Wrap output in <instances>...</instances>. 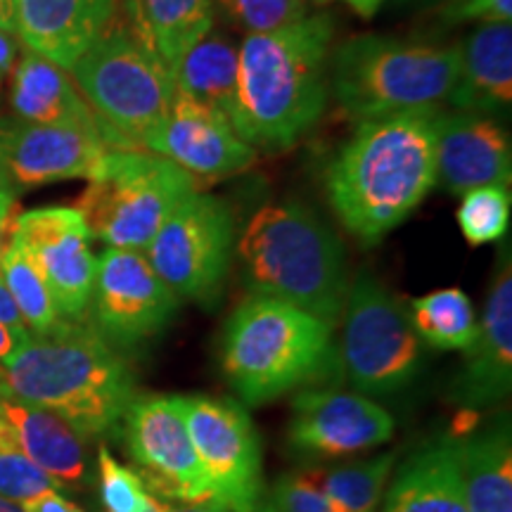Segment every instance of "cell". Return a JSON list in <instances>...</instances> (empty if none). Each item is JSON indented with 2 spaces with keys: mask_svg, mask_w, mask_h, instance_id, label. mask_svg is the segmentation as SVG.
<instances>
[{
  "mask_svg": "<svg viewBox=\"0 0 512 512\" xmlns=\"http://www.w3.org/2000/svg\"><path fill=\"white\" fill-rule=\"evenodd\" d=\"M439 112L358 121L330 162V207L363 245H377L399 228L437 185Z\"/></svg>",
  "mask_w": 512,
  "mask_h": 512,
  "instance_id": "1",
  "label": "cell"
},
{
  "mask_svg": "<svg viewBox=\"0 0 512 512\" xmlns=\"http://www.w3.org/2000/svg\"><path fill=\"white\" fill-rule=\"evenodd\" d=\"M332 38L335 22L325 12L245 36L238 48L233 128L254 150H287L323 117L330 98Z\"/></svg>",
  "mask_w": 512,
  "mask_h": 512,
  "instance_id": "2",
  "label": "cell"
},
{
  "mask_svg": "<svg viewBox=\"0 0 512 512\" xmlns=\"http://www.w3.org/2000/svg\"><path fill=\"white\" fill-rule=\"evenodd\" d=\"M0 394L55 413L83 439L112 432L136 399L131 370L91 323L29 335L0 361Z\"/></svg>",
  "mask_w": 512,
  "mask_h": 512,
  "instance_id": "3",
  "label": "cell"
},
{
  "mask_svg": "<svg viewBox=\"0 0 512 512\" xmlns=\"http://www.w3.org/2000/svg\"><path fill=\"white\" fill-rule=\"evenodd\" d=\"M235 252L249 292L297 306L330 328L339 323L349 292L344 247L304 204L261 207L247 221Z\"/></svg>",
  "mask_w": 512,
  "mask_h": 512,
  "instance_id": "4",
  "label": "cell"
},
{
  "mask_svg": "<svg viewBox=\"0 0 512 512\" xmlns=\"http://www.w3.org/2000/svg\"><path fill=\"white\" fill-rule=\"evenodd\" d=\"M337 366L330 325L280 299L249 294L223 328V375L249 406L325 382Z\"/></svg>",
  "mask_w": 512,
  "mask_h": 512,
  "instance_id": "5",
  "label": "cell"
},
{
  "mask_svg": "<svg viewBox=\"0 0 512 512\" xmlns=\"http://www.w3.org/2000/svg\"><path fill=\"white\" fill-rule=\"evenodd\" d=\"M458 69L460 46L361 34L330 55V93L356 121L437 112Z\"/></svg>",
  "mask_w": 512,
  "mask_h": 512,
  "instance_id": "6",
  "label": "cell"
},
{
  "mask_svg": "<svg viewBox=\"0 0 512 512\" xmlns=\"http://www.w3.org/2000/svg\"><path fill=\"white\" fill-rule=\"evenodd\" d=\"M102 126L112 150H145L169 112L174 74L155 48L117 15L98 41L69 69Z\"/></svg>",
  "mask_w": 512,
  "mask_h": 512,
  "instance_id": "7",
  "label": "cell"
},
{
  "mask_svg": "<svg viewBox=\"0 0 512 512\" xmlns=\"http://www.w3.org/2000/svg\"><path fill=\"white\" fill-rule=\"evenodd\" d=\"M197 190V178L150 150H110L76 200L91 238L145 252L166 216Z\"/></svg>",
  "mask_w": 512,
  "mask_h": 512,
  "instance_id": "8",
  "label": "cell"
},
{
  "mask_svg": "<svg viewBox=\"0 0 512 512\" xmlns=\"http://www.w3.org/2000/svg\"><path fill=\"white\" fill-rule=\"evenodd\" d=\"M342 316L344 335L337 358L356 392L380 399L411 387L425 356L401 299L373 273L363 271L349 283Z\"/></svg>",
  "mask_w": 512,
  "mask_h": 512,
  "instance_id": "9",
  "label": "cell"
},
{
  "mask_svg": "<svg viewBox=\"0 0 512 512\" xmlns=\"http://www.w3.org/2000/svg\"><path fill=\"white\" fill-rule=\"evenodd\" d=\"M235 245L238 226L230 204L195 190L166 216L145 256L178 299L209 306L221 297Z\"/></svg>",
  "mask_w": 512,
  "mask_h": 512,
  "instance_id": "10",
  "label": "cell"
},
{
  "mask_svg": "<svg viewBox=\"0 0 512 512\" xmlns=\"http://www.w3.org/2000/svg\"><path fill=\"white\" fill-rule=\"evenodd\" d=\"M121 422L126 448L147 494L185 505H219L190 439L181 396H136Z\"/></svg>",
  "mask_w": 512,
  "mask_h": 512,
  "instance_id": "11",
  "label": "cell"
},
{
  "mask_svg": "<svg viewBox=\"0 0 512 512\" xmlns=\"http://www.w3.org/2000/svg\"><path fill=\"white\" fill-rule=\"evenodd\" d=\"M197 458L228 512H254L264 494V456L252 418L238 401L181 396Z\"/></svg>",
  "mask_w": 512,
  "mask_h": 512,
  "instance_id": "12",
  "label": "cell"
},
{
  "mask_svg": "<svg viewBox=\"0 0 512 512\" xmlns=\"http://www.w3.org/2000/svg\"><path fill=\"white\" fill-rule=\"evenodd\" d=\"M178 302L145 252L107 247L98 259L88 311L95 332L114 351L136 349L157 337L174 320Z\"/></svg>",
  "mask_w": 512,
  "mask_h": 512,
  "instance_id": "13",
  "label": "cell"
},
{
  "mask_svg": "<svg viewBox=\"0 0 512 512\" xmlns=\"http://www.w3.org/2000/svg\"><path fill=\"white\" fill-rule=\"evenodd\" d=\"M12 240L24 247L43 280L62 320H83L91 304L98 256L91 233L74 207H43L17 214Z\"/></svg>",
  "mask_w": 512,
  "mask_h": 512,
  "instance_id": "14",
  "label": "cell"
},
{
  "mask_svg": "<svg viewBox=\"0 0 512 512\" xmlns=\"http://www.w3.org/2000/svg\"><path fill=\"white\" fill-rule=\"evenodd\" d=\"M112 147L81 128L0 117V176L12 192L98 174Z\"/></svg>",
  "mask_w": 512,
  "mask_h": 512,
  "instance_id": "15",
  "label": "cell"
},
{
  "mask_svg": "<svg viewBox=\"0 0 512 512\" xmlns=\"http://www.w3.org/2000/svg\"><path fill=\"white\" fill-rule=\"evenodd\" d=\"M394 418L363 394L306 389L292 401L287 444L299 458H342L387 444Z\"/></svg>",
  "mask_w": 512,
  "mask_h": 512,
  "instance_id": "16",
  "label": "cell"
},
{
  "mask_svg": "<svg viewBox=\"0 0 512 512\" xmlns=\"http://www.w3.org/2000/svg\"><path fill=\"white\" fill-rule=\"evenodd\" d=\"M145 150L171 159L195 178L219 181L249 169L256 150L242 140L228 119L174 88L169 112L147 138Z\"/></svg>",
  "mask_w": 512,
  "mask_h": 512,
  "instance_id": "17",
  "label": "cell"
},
{
  "mask_svg": "<svg viewBox=\"0 0 512 512\" xmlns=\"http://www.w3.org/2000/svg\"><path fill=\"white\" fill-rule=\"evenodd\" d=\"M465 366L448 389V401L467 408H484L503 401L512 387V264L503 249L491 283L477 337L465 349Z\"/></svg>",
  "mask_w": 512,
  "mask_h": 512,
  "instance_id": "18",
  "label": "cell"
},
{
  "mask_svg": "<svg viewBox=\"0 0 512 512\" xmlns=\"http://www.w3.org/2000/svg\"><path fill=\"white\" fill-rule=\"evenodd\" d=\"M512 181L510 133L475 112L437 114V185L451 195Z\"/></svg>",
  "mask_w": 512,
  "mask_h": 512,
  "instance_id": "19",
  "label": "cell"
},
{
  "mask_svg": "<svg viewBox=\"0 0 512 512\" xmlns=\"http://www.w3.org/2000/svg\"><path fill=\"white\" fill-rule=\"evenodd\" d=\"M12 12L19 43L69 72L119 15V0H12Z\"/></svg>",
  "mask_w": 512,
  "mask_h": 512,
  "instance_id": "20",
  "label": "cell"
},
{
  "mask_svg": "<svg viewBox=\"0 0 512 512\" xmlns=\"http://www.w3.org/2000/svg\"><path fill=\"white\" fill-rule=\"evenodd\" d=\"M0 432L48 472L60 489H74L88 482L83 437L55 413L0 394Z\"/></svg>",
  "mask_w": 512,
  "mask_h": 512,
  "instance_id": "21",
  "label": "cell"
},
{
  "mask_svg": "<svg viewBox=\"0 0 512 512\" xmlns=\"http://www.w3.org/2000/svg\"><path fill=\"white\" fill-rule=\"evenodd\" d=\"M10 76L12 117L43 126L81 128L102 138L98 117L67 69L27 50Z\"/></svg>",
  "mask_w": 512,
  "mask_h": 512,
  "instance_id": "22",
  "label": "cell"
},
{
  "mask_svg": "<svg viewBox=\"0 0 512 512\" xmlns=\"http://www.w3.org/2000/svg\"><path fill=\"white\" fill-rule=\"evenodd\" d=\"M448 102L458 112H510L512 24H479L465 43H460L458 81Z\"/></svg>",
  "mask_w": 512,
  "mask_h": 512,
  "instance_id": "23",
  "label": "cell"
},
{
  "mask_svg": "<svg viewBox=\"0 0 512 512\" xmlns=\"http://www.w3.org/2000/svg\"><path fill=\"white\" fill-rule=\"evenodd\" d=\"M382 512H470L460 475L458 439L441 437L396 472Z\"/></svg>",
  "mask_w": 512,
  "mask_h": 512,
  "instance_id": "24",
  "label": "cell"
},
{
  "mask_svg": "<svg viewBox=\"0 0 512 512\" xmlns=\"http://www.w3.org/2000/svg\"><path fill=\"white\" fill-rule=\"evenodd\" d=\"M458 439L460 475L470 512H512L510 420L498 418L475 434Z\"/></svg>",
  "mask_w": 512,
  "mask_h": 512,
  "instance_id": "25",
  "label": "cell"
},
{
  "mask_svg": "<svg viewBox=\"0 0 512 512\" xmlns=\"http://www.w3.org/2000/svg\"><path fill=\"white\" fill-rule=\"evenodd\" d=\"M126 24L174 74L185 53L214 29L211 0H119Z\"/></svg>",
  "mask_w": 512,
  "mask_h": 512,
  "instance_id": "26",
  "label": "cell"
},
{
  "mask_svg": "<svg viewBox=\"0 0 512 512\" xmlns=\"http://www.w3.org/2000/svg\"><path fill=\"white\" fill-rule=\"evenodd\" d=\"M174 86L233 126L238 102V46L211 29L185 53L174 72Z\"/></svg>",
  "mask_w": 512,
  "mask_h": 512,
  "instance_id": "27",
  "label": "cell"
},
{
  "mask_svg": "<svg viewBox=\"0 0 512 512\" xmlns=\"http://www.w3.org/2000/svg\"><path fill=\"white\" fill-rule=\"evenodd\" d=\"M411 320L422 342L441 351H465L477 337L475 309L458 287L413 299Z\"/></svg>",
  "mask_w": 512,
  "mask_h": 512,
  "instance_id": "28",
  "label": "cell"
},
{
  "mask_svg": "<svg viewBox=\"0 0 512 512\" xmlns=\"http://www.w3.org/2000/svg\"><path fill=\"white\" fill-rule=\"evenodd\" d=\"M394 463L396 453H380L375 458L356 460L330 470H311L306 475L328 498L332 512H375Z\"/></svg>",
  "mask_w": 512,
  "mask_h": 512,
  "instance_id": "29",
  "label": "cell"
},
{
  "mask_svg": "<svg viewBox=\"0 0 512 512\" xmlns=\"http://www.w3.org/2000/svg\"><path fill=\"white\" fill-rule=\"evenodd\" d=\"M0 278L31 335H48L60 328L62 318L55 309L46 280L17 240H10L0 259Z\"/></svg>",
  "mask_w": 512,
  "mask_h": 512,
  "instance_id": "30",
  "label": "cell"
},
{
  "mask_svg": "<svg viewBox=\"0 0 512 512\" xmlns=\"http://www.w3.org/2000/svg\"><path fill=\"white\" fill-rule=\"evenodd\" d=\"M512 197L508 185H484L465 192L458 207V226L472 247L501 240L510 226Z\"/></svg>",
  "mask_w": 512,
  "mask_h": 512,
  "instance_id": "31",
  "label": "cell"
},
{
  "mask_svg": "<svg viewBox=\"0 0 512 512\" xmlns=\"http://www.w3.org/2000/svg\"><path fill=\"white\" fill-rule=\"evenodd\" d=\"M233 27L247 34H266L306 17V0H211Z\"/></svg>",
  "mask_w": 512,
  "mask_h": 512,
  "instance_id": "32",
  "label": "cell"
},
{
  "mask_svg": "<svg viewBox=\"0 0 512 512\" xmlns=\"http://www.w3.org/2000/svg\"><path fill=\"white\" fill-rule=\"evenodd\" d=\"M46 491H60V484L0 432V496L22 505Z\"/></svg>",
  "mask_w": 512,
  "mask_h": 512,
  "instance_id": "33",
  "label": "cell"
},
{
  "mask_svg": "<svg viewBox=\"0 0 512 512\" xmlns=\"http://www.w3.org/2000/svg\"><path fill=\"white\" fill-rule=\"evenodd\" d=\"M98 479L105 512H145L150 508L152 496L147 494L143 479L136 470L117 463L105 444L98 451Z\"/></svg>",
  "mask_w": 512,
  "mask_h": 512,
  "instance_id": "34",
  "label": "cell"
},
{
  "mask_svg": "<svg viewBox=\"0 0 512 512\" xmlns=\"http://www.w3.org/2000/svg\"><path fill=\"white\" fill-rule=\"evenodd\" d=\"M254 512H332V508L309 475L287 472L261 494Z\"/></svg>",
  "mask_w": 512,
  "mask_h": 512,
  "instance_id": "35",
  "label": "cell"
},
{
  "mask_svg": "<svg viewBox=\"0 0 512 512\" xmlns=\"http://www.w3.org/2000/svg\"><path fill=\"white\" fill-rule=\"evenodd\" d=\"M439 17L446 24H512V0H448Z\"/></svg>",
  "mask_w": 512,
  "mask_h": 512,
  "instance_id": "36",
  "label": "cell"
},
{
  "mask_svg": "<svg viewBox=\"0 0 512 512\" xmlns=\"http://www.w3.org/2000/svg\"><path fill=\"white\" fill-rule=\"evenodd\" d=\"M24 512H86L79 505L64 498L60 491H46V494L31 498V501L19 505Z\"/></svg>",
  "mask_w": 512,
  "mask_h": 512,
  "instance_id": "37",
  "label": "cell"
},
{
  "mask_svg": "<svg viewBox=\"0 0 512 512\" xmlns=\"http://www.w3.org/2000/svg\"><path fill=\"white\" fill-rule=\"evenodd\" d=\"M17 219V200L12 192H0V259L12 240V228Z\"/></svg>",
  "mask_w": 512,
  "mask_h": 512,
  "instance_id": "38",
  "label": "cell"
},
{
  "mask_svg": "<svg viewBox=\"0 0 512 512\" xmlns=\"http://www.w3.org/2000/svg\"><path fill=\"white\" fill-rule=\"evenodd\" d=\"M19 60V38L12 31L0 29V83H3L15 69Z\"/></svg>",
  "mask_w": 512,
  "mask_h": 512,
  "instance_id": "39",
  "label": "cell"
},
{
  "mask_svg": "<svg viewBox=\"0 0 512 512\" xmlns=\"http://www.w3.org/2000/svg\"><path fill=\"white\" fill-rule=\"evenodd\" d=\"M0 323L10 325V328H17V330H27V325H24L22 316H19L15 302H12L8 287H5L3 278H0Z\"/></svg>",
  "mask_w": 512,
  "mask_h": 512,
  "instance_id": "40",
  "label": "cell"
},
{
  "mask_svg": "<svg viewBox=\"0 0 512 512\" xmlns=\"http://www.w3.org/2000/svg\"><path fill=\"white\" fill-rule=\"evenodd\" d=\"M29 335H31L29 330H17V328H10V325L0 323V361L8 358L19 344L27 342Z\"/></svg>",
  "mask_w": 512,
  "mask_h": 512,
  "instance_id": "41",
  "label": "cell"
},
{
  "mask_svg": "<svg viewBox=\"0 0 512 512\" xmlns=\"http://www.w3.org/2000/svg\"><path fill=\"white\" fill-rule=\"evenodd\" d=\"M159 505H162V512H228L226 508H221V505H214V503H209V505H185V503L169 505L166 501H159Z\"/></svg>",
  "mask_w": 512,
  "mask_h": 512,
  "instance_id": "42",
  "label": "cell"
},
{
  "mask_svg": "<svg viewBox=\"0 0 512 512\" xmlns=\"http://www.w3.org/2000/svg\"><path fill=\"white\" fill-rule=\"evenodd\" d=\"M342 3H347L349 8H354L358 15L361 17H366V19H370L375 15L377 10H380V5H382V0H342Z\"/></svg>",
  "mask_w": 512,
  "mask_h": 512,
  "instance_id": "43",
  "label": "cell"
},
{
  "mask_svg": "<svg viewBox=\"0 0 512 512\" xmlns=\"http://www.w3.org/2000/svg\"><path fill=\"white\" fill-rule=\"evenodd\" d=\"M0 29L15 34V12H12V0H0Z\"/></svg>",
  "mask_w": 512,
  "mask_h": 512,
  "instance_id": "44",
  "label": "cell"
},
{
  "mask_svg": "<svg viewBox=\"0 0 512 512\" xmlns=\"http://www.w3.org/2000/svg\"><path fill=\"white\" fill-rule=\"evenodd\" d=\"M0 512H24V510L19 508L17 503H12V501H8V498L0 496Z\"/></svg>",
  "mask_w": 512,
  "mask_h": 512,
  "instance_id": "45",
  "label": "cell"
},
{
  "mask_svg": "<svg viewBox=\"0 0 512 512\" xmlns=\"http://www.w3.org/2000/svg\"><path fill=\"white\" fill-rule=\"evenodd\" d=\"M145 512H162V505H159V501L155 496H152V503H150V508H147Z\"/></svg>",
  "mask_w": 512,
  "mask_h": 512,
  "instance_id": "46",
  "label": "cell"
},
{
  "mask_svg": "<svg viewBox=\"0 0 512 512\" xmlns=\"http://www.w3.org/2000/svg\"><path fill=\"white\" fill-rule=\"evenodd\" d=\"M0 192H12L8 185H5V181H3V176H0ZM12 195H15V192H12Z\"/></svg>",
  "mask_w": 512,
  "mask_h": 512,
  "instance_id": "47",
  "label": "cell"
},
{
  "mask_svg": "<svg viewBox=\"0 0 512 512\" xmlns=\"http://www.w3.org/2000/svg\"><path fill=\"white\" fill-rule=\"evenodd\" d=\"M394 3H413V0H394Z\"/></svg>",
  "mask_w": 512,
  "mask_h": 512,
  "instance_id": "48",
  "label": "cell"
},
{
  "mask_svg": "<svg viewBox=\"0 0 512 512\" xmlns=\"http://www.w3.org/2000/svg\"><path fill=\"white\" fill-rule=\"evenodd\" d=\"M313 3H328V0H313Z\"/></svg>",
  "mask_w": 512,
  "mask_h": 512,
  "instance_id": "49",
  "label": "cell"
}]
</instances>
